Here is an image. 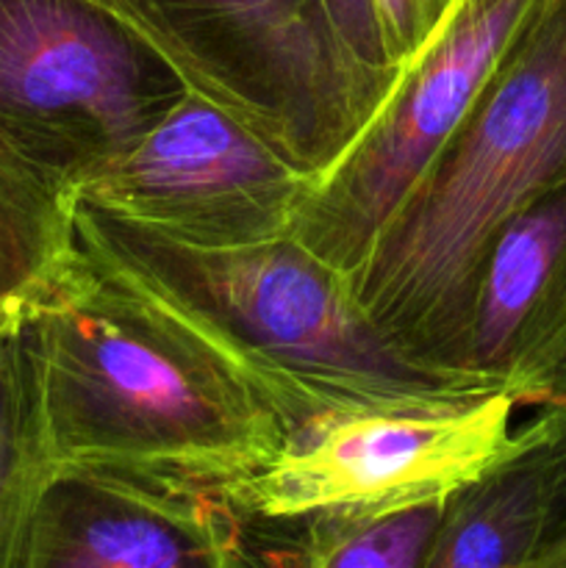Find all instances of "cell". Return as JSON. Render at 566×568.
Listing matches in <instances>:
<instances>
[{
  "mask_svg": "<svg viewBox=\"0 0 566 568\" xmlns=\"http://www.w3.org/2000/svg\"><path fill=\"white\" fill-rule=\"evenodd\" d=\"M533 0H458L400 67L364 131L314 183L294 239L353 277L372 242L486 87Z\"/></svg>",
  "mask_w": 566,
  "mask_h": 568,
  "instance_id": "obj_7",
  "label": "cell"
},
{
  "mask_svg": "<svg viewBox=\"0 0 566 568\" xmlns=\"http://www.w3.org/2000/svg\"><path fill=\"white\" fill-rule=\"evenodd\" d=\"M508 394L431 405H377L316 416L225 497L253 525H300L447 499L516 442Z\"/></svg>",
  "mask_w": 566,
  "mask_h": 568,
  "instance_id": "obj_6",
  "label": "cell"
},
{
  "mask_svg": "<svg viewBox=\"0 0 566 568\" xmlns=\"http://www.w3.org/2000/svg\"><path fill=\"white\" fill-rule=\"evenodd\" d=\"M314 183L242 122L186 92L75 200L189 247H250L294 236Z\"/></svg>",
  "mask_w": 566,
  "mask_h": 568,
  "instance_id": "obj_8",
  "label": "cell"
},
{
  "mask_svg": "<svg viewBox=\"0 0 566 568\" xmlns=\"http://www.w3.org/2000/svg\"><path fill=\"white\" fill-rule=\"evenodd\" d=\"M547 510V475L533 422L499 464L449 494L416 568H527Z\"/></svg>",
  "mask_w": 566,
  "mask_h": 568,
  "instance_id": "obj_11",
  "label": "cell"
},
{
  "mask_svg": "<svg viewBox=\"0 0 566 568\" xmlns=\"http://www.w3.org/2000/svg\"><path fill=\"white\" fill-rule=\"evenodd\" d=\"M72 239L203 342L270 405L286 436L333 410L494 394L405 358L366 320L350 277L294 236L189 247L72 200Z\"/></svg>",
  "mask_w": 566,
  "mask_h": 568,
  "instance_id": "obj_2",
  "label": "cell"
},
{
  "mask_svg": "<svg viewBox=\"0 0 566 568\" xmlns=\"http://www.w3.org/2000/svg\"><path fill=\"white\" fill-rule=\"evenodd\" d=\"M139 33L189 92L320 181L394 78L366 72L322 0H94Z\"/></svg>",
  "mask_w": 566,
  "mask_h": 568,
  "instance_id": "obj_4",
  "label": "cell"
},
{
  "mask_svg": "<svg viewBox=\"0 0 566 568\" xmlns=\"http://www.w3.org/2000/svg\"><path fill=\"white\" fill-rule=\"evenodd\" d=\"M186 92L94 0H0V144L67 197L122 164Z\"/></svg>",
  "mask_w": 566,
  "mask_h": 568,
  "instance_id": "obj_5",
  "label": "cell"
},
{
  "mask_svg": "<svg viewBox=\"0 0 566 568\" xmlns=\"http://www.w3.org/2000/svg\"><path fill=\"white\" fill-rule=\"evenodd\" d=\"M447 499L270 527L283 568H416Z\"/></svg>",
  "mask_w": 566,
  "mask_h": 568,
  "instance_id": "obj_14",
  "label": "cell"
},
{
  "mask_svg": "<svg viewBox=\"0 0 566 568\" xmlns=\"http://www.w3.org/2000/svg\"><path fill=\"white\" fill-rule=\"evenodd\" d=\"M72 247V197L0 144V333L28 314Z\"/></svg>",
  "mask_w": 566,
  "mask_h": 568,
  "instance_id": "obj_13",
  "label": "cell"
},
{
  "mask_svg": "<svg viewBox=\"0 0 566 568\" xmlns=\"http://www.w3.org/2000/svg\"><path fill=\"white\" fill-rule=\"evenodd\" d=\"M547 475L542 538L527 568H566V372L533 416Z\"/></svg>",
  "mask_w": 566,
  "mask_h": 568,
  "instance_id": "obj_15",
  "label": "cell"
},
{
  "mask_svg": "<svg viewBox=\"0 0 566 568\" xmlns=\"http://www.w3.org/2000/svg\"><path fill=\"white\" fill-rule=\"evenodd\" d=\"M322 3H325L338 42L355 64L364 67L372 75L397 78L400 70L388 61L375 0H322Z\"/></svg>",
  "mask_w": 566,
  "mask_h": 568,
  "instance_id": "obj_17",
  "label": "cell"
},
{
  "mask_svg": "<svg viewBox=\"0 0 566 568\" xmlns=\"http://www.w3.org/2000/svg\"><path fill=\"white\" fill-rule=\"evenodd\" d=\"M564 183L566 0H533L350 277L366 320L414 364L477 383L466 375V338L483 258L522 209Z\"/></svg>",
  "mask_w": 566,
  "mask_h": 568,
  "instance_id": "obj_3",
  "label": "cell"
},
{
  "mask_svg": "<svg viewBox=\"0 0 566 568\" xmlns=\"http://www.w3.org/2000/svg\"><path fill=\"white\" fill-rule=\"evenodd\" d=\"M22 568H283L272 538L211 488L59 469Z\"/></svg>",
  "mask_w": 566,
  "mask_h": 568,
  "instance_id": "obj_9",
  "label": "cell"
},
{
  "mask_svg": "<svg viewBox=\"0 0 566 568\" xmlns=\"http://www.w3.org/2000/svg\"><path fill=\"white\" fill-rule=\"evenodd\" d=\"M458 0H375L388 61L403 67L438 31Z\"/></svg>",
  "mask_w": 566,
  "mask_h": 568,
  "instance_id": "obj_16",
  "label": "cell"
},
{
  "mask_svg": "<svg viewBox=\"0 0 566 568\" xmlns=\"http://www.w3.org/2000/svg\"><path fill=\"white\" fill-rule=\"evenodd\" d=\"M566 372V183L522 209L483 258L472 300L466 375L522 405Z\"/></svg>",
  "mask_w": 566,
  "mask_h": 568,
  "instance_id": "obj_10",
  "label": "cell"
},
{
  "mask_svg": "<svg viewBox=\"0 0 566 568\" xmlns=\"http://www.w3.org/2000/svg\"><path fill=\"white\" fill-rule=\"evenodd\" d=\"M22 320L59 469L225 491L283 447L253 388L78 247Z\"/></svg>",
  "mask_w": 566,
  "mask_h": 568,
  "instance_id": "obj_1",
  "label": "cell"
},
{
  "mask_svg": "<svg viewBox=\"0 0 566 568\" xmlns=\"http://www.w3.org/2000/svg\"><path fill=\"white\" fill-rule=\"evenodd\" d=\"M59 471L26 320L0 333V568H22Z\"/></svg>",
  "mask_w": 566,
  "mask_h": 568,
  "instance_id": "obj_12",
  "label": "cell"
}]
</instances>
